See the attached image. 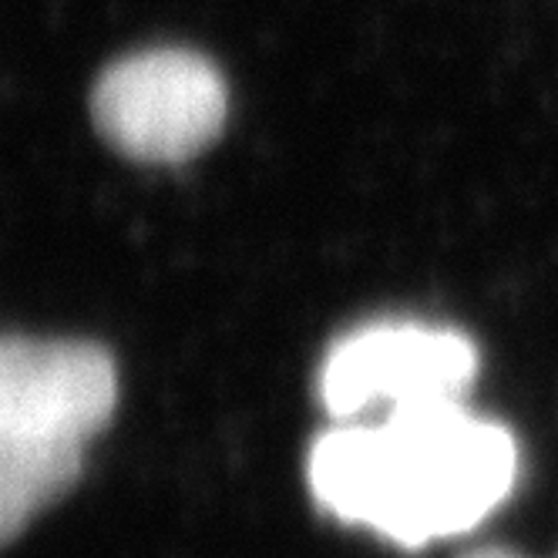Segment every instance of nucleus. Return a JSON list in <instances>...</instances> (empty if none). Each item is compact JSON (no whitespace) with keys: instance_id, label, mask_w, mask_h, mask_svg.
<instances>
[{"instance_id":"f03ea898","label":"nucleus","mask_w":558,"mask_h":558,"mask_svg":"<svg viewBox=\"0 0 558 558\" xmlns=\"http://www.w3.org/2000/svg\"><path fill=\"white\" fill-rule=\"evenodd\" d=\"M118 371L95 340L0 343V535L14 542L82 477L85 448L111 421Z\"/></svg>"},{"instance_id":"f257e3e1","label":"nucleus","mask_w":558,"mask_h":558,"mask_svg":"<svg viewBox=\"0 0 558 558\" xmlns=\"http://www.w3.org/2000/svg\"><path fill=\"white\" fill-rule=\"evenodd\" d=\"M310 492L347 525H367L401 548L477 529L514 492V434L464 401L387 411L377 424L324 430L306 458Z\"/></svg>"},{"instance_id":"39448f33","label":"nucleus","mask_w":558,"mask_h":558,"mask_svg":"<svg viewBox=\"0 0 558 558\" xmlns=\"http://www.w3.org/2000/svg\"><path fill=\"white\" fill-rule=\"evenodd\" d=\"M461 558H525V555H518L505 545H477V548L464 551Z\"/></svg>"},{"instance_id":"7ed1b4c3","label":"nucleus","mask_w":558,"mask_h":558,"mask_svg":"<svg viewBox=\"0 0 558 558\" xmlns=\"http://www.w3.org/2000/svg\"><path fill=\"white\" fill-rule=\"evenodd\" d=\"M88 111L118 155L142 166H179L222 135L229 85L192 48H145L98 74Z\"/></svg>"},{"instance_id":"20e7f679","label":"nucleus","mask_w":558,"mask_h":558,"mask_svg":"<svg viewBox=\"0 0 558 558\" xmlns=\"http://www.w3.org/2000/svg\"><path fill=\"white\" fill-rule=\"evenodd\" d=\"M477 377V347L451 327L377 320L340 337L320 364L324 411L340 424L371 408L464 401Z\"/></svg>"}]
</instances>
